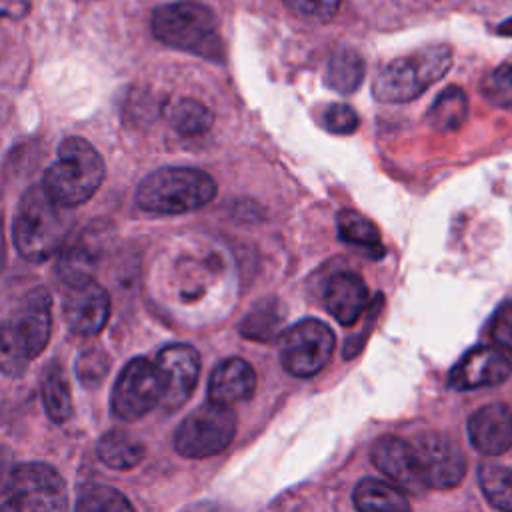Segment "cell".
Returning <instances> with one entry per match:
<instances>
[{"instance_id": "cell-1", "label": "cell", "mask_w": 512, "mask_h": 512, "mask_svg": "<svg viewBox=\"0 0 512 512\" xmlns=\"http://www.w3.org/2000/svg\"><path fill=\"white\" fill-rule=\"evenodd\" d=\"M72 216L66 206L56 202L44 184L30 186L14 214V246L28 262H44L62 250Z\"/></svg>"}, {"instance_id": "cell-2", "label": "cell", "mask_w": 512, "mask_h": 512, "mask_svg": "<svg viewBox=\"0 0 512 512\" xmlns=\"http://www.w3.org/2000/svg\"><path fill=\"white\" fill-rule=\"evenodd\" d=\"M52 296L44 286L28 290L2 324V368L20 374L50 340Z\"/></svg>"}, {"instance_id": "cell-3", "label": "cell", "mask_w": 512, "mask_h": 512, "mask_svg": "<svg viewBox=\"0 0 512 512\" xmlns=\"http://www.w3.org/2000/svg\"><path fill=\"white\" fill-rule=\"evenodd\" d=\"M154 36L176 50L222 62L224 44L218 20L210 8L196 2H172L158 6L152 14Z\"/></svg>"}, {"instance_id": "cell-4", "label": "cell", "mask_w": 512, "mask_h": 512, "mask_svg": "<svg viewBox=\"0 0 512 512\" xmlns=\"http://www.w3.org/2000/svg\"><path fill=\"white\" fill-rule=\"evenodd\" d=\"M216 196L214 178L198 168L164 166L140 180L136 204L152 214H186Z\"/></svg>"}, {"instance_id": "cell-5", "label": "cell", "mask_w": 512, "mask_h": 512, "mask_svg": "<svg viewBox=\"0 0 512 512\" xmlns=\"http://www.w3.org/2000/svg\"><path fill=\"white\" fill-rule=\"evenodd\" d=\"M100 152L80 136H68L58 146V158L44 172V188L66 208L88 202L104 180Z\"/></svg>"}, {"instance_id": "cell-6", "label": "cell", "mask_w": 512, "mask_h": 512, "mask_svg": "<svg viewBox=\"0 0 512 512\" xmlns=\"http://www.w3.org/2000/svg\"><path fill=\"white\" fill-rule=\"evenodd\" d=\"M452 66V48L430 44L408 56L388 62L372 82V94L380 102L398 104L418 98L438 82Z\"/></svg>"}, {"instance_id": "cell-7", "label": "cell", "mask_w": 512, "mask_h": 512, "mask_svg": "<svg viewBox=\"0 0 512 512\" xmlns=\"http://www.w3.org/2000/svg\"><path fill=\"white\" fill-rule=\"evenodd\" d=\"M2 508L18 512H48L68 506L62 476L44 462H22L12 468L2 490Z\"/></svg>"}, {"instance_id": "cell-8", "label": "cell", "mask_w": 512, "mask_h": 512, "mask_svg": "<svg viewBox=\"0 0 512 512\" xmlns=\"http://www.w3.org/2000/svg\"><path fill=\"white\" fill-rule=\"evenodd\" d=\"M236 434V414L214 400L192 410L174 432V450L184 458H210L220 454Z\"/></svg>"}, {"instance_id": "cell-9", "label": "cell", "mask_w": 512, "mask_h": 512, "mask_svg": "<svg viewBox=\"0 0 512 512\" xmlns=\"http://www.w3.org/2000/svg\"><path fill=\"white\" fill-rule=\"evenodd\" d=\"M332 328L316 318H304L288 326L278 340V356L282 368L296 378L318 374L334 352Z\"/></svg>"}, {"instance_id": "cell-10", "label": "cell", "mask_w": 512, "mask_h": 512, "mask_svg": "<svg viewBox=\"0 0 512 512\" xmlns=\"http://www.w3.org/2000/svg\"><path fill=\"white\" fill-rule=\"evenodd\" d=\"M162 400V382L154 362L138 356L132 358L118 374L112 394L110 410L124 422H134L154 410Z\"/></svg>"}, {"instance_id": "cell-11", "label": "cell", "mask_w": 512, "mask_h": 512, "mask_svg": "<svg viewBox=\"0 0 512 512\" xmlns=\"http://www.w3.org/2000/svg\"><path fill=\"white\" fill-rule=\"evenodd\" d=\"M410 444L420 480L426 488L450 490L462 482L466 458L452 438L442 432H424Z\"/></svg>"}, {"instance_id": "cell-12", "label": "cell", "mask_w": 512, "mask_h": 512, "mask_svg": "<svg viewBox=\"0 0 512 512\" xmlns=\"http://www.w3.org/2000/svg\"><path fill=\"white\" fill-rule=\"evenodd\" d=\"M154 364L162 382L160 406L166 412L178 410L200 378V354L188 344H170L156 354Z\"/></svg>"}, {"instance_id": "cell-13", "label": "cell", "mask_w": 512, "mask_h": 512, "mask_svg": "<svg viewBox=\"0 0 512 512\" xmlns=\"http://www.w3.org/2000/svg\"><path fill=\"white\" fill-rule=\"evenodd\" d=\"M62 314L70 332L78 336H96L110 318V296L92 276L66 284Z\"/></svg>"}, {"instance_id": "cell-14", "label": "cell", "mask_w": 512, "mask_h": 512, "mask_svg": "<svg viewBox=\"0 0 512 512\" xmlns=\"http://www.w3.org/2000/svg\"><path fill=\"white\" fill-rule=\"evenodd\" d=\"M510 374L512 362L502 350L494 346H474L454 364L448 384L456 390H474L502 384Z\"/></svg>"}, {"instance_id": "cell-15", "label": "cell", "mask_w": 512, "mask_h": 512, "mask_svg": "<svg viewBox=\"0 0 512 512\" xmlns=\"http://www.w3.org/2000/svg\"><path fill=\"white\" fill-rule=\"evenodd\" d=\"M370 456L374 466L402 490L410 494H422L426 490L420 480L410 442L392 434L380 436L374 440Z\"/></svg>"}, {"instance_id": "cell-16", "label": "cell", "mask_w": 512, "mask_h": 512, "mask_svg": "<svg viewBox=\"0 0 512 512\" xmlns=\"http://www.w3.org/2000/svg\"><path fill=\"white\" fill-rule=\"evenodd\" d=\"M468 438L486 456H500L512 448V410L500 402L478 408L468 418Z\"/></svg>"}, {"instance_id": "cell-17", "label": "cell", "mask_w": 512, "mask_h": 512, "mask_svg": "<svg viewBox=\"0 0 512 512\" xmlns=\"http://www.w3.org/2000/svg\"><path fill=\"white\" fill-rule=\"evenodd\" d=\"M324 306L342 326L356 324L370 306V292L362 276L356 272L334 274L324 290Z\"/></svg>"}, {"instance_id": "cell-18", "label": "cell", "mask_w": 512, "mask_h": 512, "mask_svg": "<svg viewBox=\"0 0 512 512\" xmlns=\"http://www.w3.org/2000/svg\"><path fill=\"white\" fill-rule=\"evenodd\" d=\"M256 392V372L242 358H226L216 364L208 380V400L224 406L248 402Z\"/></svg>"}, {"instance_id": "cell-19", "label": "cell", "mask_w": 512, "mask_h": 512, "mask_svg": "<svg viewBox=\"0 0 512 512\" xmlns=\"http://www.w3.org/2000/svg\"><path fill=\"white\" fill-rule=\"evenodd\" d=\"M96 454L106 466L114 470H128L144 460L146 448L136 436L128 434L126 430L114 428L100 436L96 444Z\"/></svg>"}, {"instance_id": "cell-20", "label": "cell", "mask_w": 512, "mask_h": 512, "mask_svg": "<svg viewBox=\"0 0 512 512\" xmlns=\"http://www.w3.org/2000/svg\"><path fill=\"white\" fill-rule=\"evenodd\" d=\"M336 230H338V238L344 244L360 248L366 254H372V258H378L384 254V246H382L376 224L366 216H362L360 212L350 208L340 210L336 214Z\"/></svg>"}, {"instance_id": "cell-21", "label": "cell", "mask_w": 512, "mask_h": 512, "mask_svg": "<svg viewBox=\"0 0 512 512\" xmlns=\"http://www.w3.org/2000/svg\"><path fill=\"white\" fill-rule=\"evenodd\" d=\"M354 506L358 510H410V502L406 500L400 486L378 478H362L352 492Z\"/></svg>"}, {"instance_id": "cell-22", "label": "cell", "mask_w": 512, "mask_h": 512, "mask_svg": "<svg viewBox=\"0 0 512 512\" xmlns=\"http://www.w3.org/2000/svg\"><path fill=\"white\" fill-rule=\"evenodd\" d=\"M364 80V60L352 48H338L326 66L324 82L330 90L352 94Z\"/></svg>"}, {"instance_id": "cell-23", "label": "cell", "mask_w": 512, "mask_h": 512, "mask_svg": "<svg viewBox=\"0 0 512 512\" xmlns=\"http://www.w3.org/2000/svg\"><path fill=\"white\" fill-rule=\"evenodd\" d=\"M468 118V98L462 88L448 86L438 94L426 114V122L440 132L458 130Z\"/></svg>"}, {"instance_id": "cell-24", "label": "cell", "mask_w": 512, "mask_h": 512, "mask_svg": "<svg viewBox=\"0 0 512 512\" xmlns=\"http://www.w3.org/2000/svg\"><path fill=\"white\" fill-rule=\"evenodd\" d=\"M42 402L52 422L64 424L72 416V394L68 380L58 364H52L42 376Z\"/></svg>"}, {"instance_id": "cell-25", "label": "cell", "mask_w": 512, "mask_h": 512, "mask_svg": "<svg viewBox=\"0 0 512 512\" xmlns=\"http://www.w3.org/2000/svg\"><path fill=\"white\" fill-rule=\"evenodd\" d=\"M280 324H282V312L278 302L274 298H266L254 304V308L244 316L238 330L248 340L268 342L278 334Z\"/></svg>"}, {"instance_id": "cell-26", "label": "cell", "mask_w": 512, "mask_h": 512, "mask_svg": "<svg viewBox=\"0 0 512 512\" xmlns=\"http://www.w3.org/2000/svg\"><path fill=\"white\" fill-rule=\"evenodd\" d=\"M170 122L182 136H200L212 128L214 114L196 98H180L170 112Z\"/></svg>"}, {"instance_id": "cell-27", "label": "cell", "mask_w": 512, "mask_h": 512, "mask_svg": "<svg viewBox=\"0 0 512 512\" xmlns=\"http://www.w3.org/2000/svg\"><path fill=\"white\" fill-rule=\"evenodd\" d=\"M478 484L486 500L504 512H512V468L498 464H480Z\"/></svg>"}, {"instance_id": "cell-28", "label": "cell", "mask_w": 512, "mask_h": 512, "mask_svg": "<svg viewBox=\"0 0 512 512\" xmlns=\"http://www.w3.org/2000/svg\"><path fill=\"white\" fill-rule=\"evenodd\" d=\"M76 510L82 512H116V510H132V502L118 490L110 486L92 484L86 486L76 500Z\"/></svg>"}, {"instance_id": "cell-29", "label": "cell", "mask_w": 512, "mask_h": 512, "mask_svg": "<svg viewBox=\"0 0 512 512\" xmlns=\"http://www.w3.org/2000/svg\"><path fill=\"white\" fill-rule=\"evenodd\" d=\"M480 90L490 104L500 108L512 106V54L484 76Z\"/></svg>"}, {"instance_id": "cell-30", "label": "cell", "mask_w": 512, "mask_h": 512, "mask_svg": "<svg viewBox=\"0 0 512 512\" xmlns=\"http://www.w3.org/2000/svg\"><path fill=\"white\" fill-rule=\"evenodd\" d=\"M108 356L102 348H86L78 354L76 360V374L84 386H98L104 376L108 374Z\"/></svg>"}, {"instance_id": "cell-31", "label": "cell", "mask_w": 512, "mask_h": 512, "mask_svg": "<svg viewBox=\"0 0 512 512\" xmlns=\"http://www.w3.org/2000/svg\"><path fill=\"white\" fill-rule=\"evenodd\" d=\"M320 122L332 134H352L358 128V114L348 104H330L324 108Z\"/></svg>"}, {"instance_id": "cell-32", "label": "cell", "mask_w": 512, "mask_h": 512, "mask_svg": "<svg viewBox=\"0 0 512 512\" xmlns=\"http://www.w3.org/2000/svg\"><path fill=\"white\" fill-rule=\"evenodd\" d=\"M290 12L304 20L328 22L336 14L340 0H284Z\"/></svg>"}, {"instance_id": "cell-33", "label": "cell", "mask_w": 512, "mask_h": 512, "mask_svg": "<svg viewBox=\"0 0 512 512\" xmlns=\"http://www.w3.org/2000/svg\"><path fill=\"white\" fill-rule=\"evenodd\" d=\"M490 336L492 340L512 354V302H504L490 320Z\"/></svg>"}, {"instance_id": "cell-34", "label": "cell", "mask_w": 512, "mask_h": 512, "mask_svg": "<svg viewBox=\"0 0 512 512\" xmlns=\"http://www.w3.org/2000/svg\"><path fill=\"white\" fill-rule=\"evenodd\" d=\"M30 4H32V0H2L0 10H2L4 18L16 20V18H22L30 10Z\"/></svg>"}, {"instance_id": "cell-35", "label": "cell", "mask_w": 512, "mask_h": 512, "mask_svg": "<svg viewBox=\"0 0 512 512\" xmlns=\"http://www.w3.org/2000/svg\"><path fill=\"white\" fill-rule=\"evenodd\" d=\"M498 34H502V36H512V18L504 20V22L498 26Z\"/></svg>"}]
</instances>
